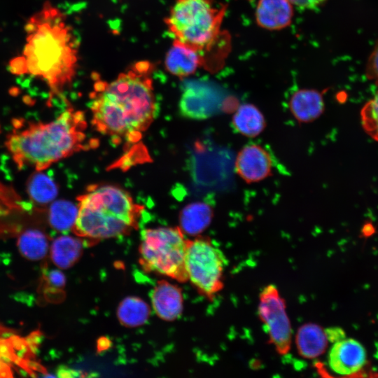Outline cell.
Returning a JSON list of instances; mask_svg holds the SVG:
<instances>
[{"instance_id": "d4e9b609", "label": "cell", "mask_w": 378, "mask_h": 378, "mask_svg": "<svg viewBox=\"0 0 378 378\" xmlns=\"http://www.w3.org/2000/svg\"><path fill=\"white\" fill-rule=\"evenodd\" d=\"M366 77L378 86V42L376 43L365 66Z\"/></svg>"}, {"instance_id": "9a60e30c", "label": "cell", "mask_w": 378, "mask_h": 378, "mask_svg": "<svg viewBox=\"0 0 378 378\" xmlns=\"http://www.w3.org/2000/svg\"><path fill=\"white\" fill-rule=\"evenodd\" d=\"M289 106L293 115L302 122L317 119L324 110L321 94L314 90L303 89L295 92L291 97Z\"/></svg>"}, {"instance_id": "484cf974", "label": "cell", "mask_w": 378, "mask_h": 378, "mask_svg": "<svg viewBox=\"0 0 378 378\" xmlns=\"http://www.w3.org/2000/svg\"><path fill=\"white\" fill-rule=\"evenodd\" d=\"M46 279L48 284L54 288H62L66 283L64 274L59 270H50Z\"/></svg>"}, {"instance_id": "cb8c5ba5", "label": "cell", "mask_w": 378, "mask_h": 378, "mask_svg": "<svg viewBox=\"0 0 378 378\" xmlns=\"http://www.w3.org/2000/svg\"><path fill=\"white\" fill-rule=\"evenodd\" d=\"M360 120L365 132L378 141V91L362 108Z\"/></svg>"}, {"instance_id": "f1b7e54d", "label": "cell", "mask_w": 378, "mask_h": 378, "mask_svg": "<svg viewBox=\"0 0 378 378\" xmlns=\"http://www.w3.org/2000/svg\"><path fill=\"white\" fill-rule=\"evenodd\" d=\"M58 377H80L81 376L80 374H79V372L78 371H76L74 370H72V369H69L67 368H61L58 372Z\"/></svg>"}, {"instance_id": "8fae6325", "label": "cell", "mask_w": 378, "mask_h": 378, "mask_svg": "<svg viewBox=\"0 0 378 378\" xmlns=\"http://www.w3.org/2000/svg\"><path fill=\"white\" fill-rule=\"evenodd\" d=\"M179 107L185 117L205 119L218 111L219 98L208 88L192 85L184 91Z\"/></svg>"}, {"instance_id": "e0dca14e", "label": "cell", "mask_w": 378, "mask_h": 378, "mask_svg": "<svg viewBox=\"0 0 378 378\" xmlns=\"http://www.w3.org/2000/svg\"><path fill=\"white\" fill-rule=\"evenodd\" d=\"M83 242L69 235L57 237L51 244L50 253L52 262L60 269L73 266L80 258Z\"/></svg>"}, {"instance_id": "52a82bcc", "label": "cell", "mask_w": 378, "mask_h": 378, "mask_svg": "<svg viewBox=\"0 0 378 378\" xmlns=\"http://www.w3.org/2000/svg\"><path fill=\"white\" fill-rule=\"evenodd\" d=\"M227 260L207 239L188 240L185 266L188 278L203 295L211 297L220 291Z\"/></svg>"}, {"instance_id": "277c9868", "label": "cell", "mask_w": 378, "mask_h": 378, "mask_svg": "<svg viewBox=\"0 0 378 378\" xmlns=\"http://www.w3.org/2000/svg\"><path fill=\"white\" fill-rule=\"evenodd\" d=\"M78 213L73 230L98 240L130 232L138 226L142 208L130 195L113 185H92L78 198Z\"/></svg>"}, {"instance_id": "7a4b0ae2", "label": "cell", "mask_w": 378, "mask_h": 378, "mask_svg": "<svg viewBox=\"0 0 378 378\" xmlns=\"http://www.w3.org/2000/svg\"><path fill=\"white\" fill-rule=\"evenodd\" d=\"M153 69L150 62L140 61L111 82L95 83L90 107L98 132L118 142L140 139L156 114Z\"/></svg>"}, {"instance_id": "ba28073f", "label": "cell", "mask_w": 378, "mask_h": 378, "mask_svg": "<svg viewBox=\"0 0 378 378\" xmlns=\"http://www.w3.org/2000/svg\"><path fill=\"white\" fill-rule=\"evenodd\" d=\"M258 315L276 350L281 354H287L290 348L292 328L285 301L275 286L268 285L260 293Z\"/></svg>"}, {"instance_id": "8992f818", "label": "cell", "mask_w": 378, "mask_h": 378, "mask_svg": "<svg viewBox=\"0 0 378 378\" xmlns=\"http://www.w3.org/2000/svg\"><path fill=\"white\" fill-rule=\"evenodd\" d=\"M188 240L179 227H158L141 232L140 264L147 272H155L186 281L185 266Z\"/></svg>"}, {"instance_id": "5b68a950", "label": "cell", "mask_w": 378, "mask_h": 378, "mask_svg": "<svg viewBox=\"0 0 378 378\" xmlns=\"http://www.w3.org/2000/svg\"><path fill=\"white\" fill-rule=\"evenodd\" d=\"M225 5L214 0H176L164 22L173 43L202 52L209 51L219 38Z\"/></svg>"}, {"instance_id": "603a6c76", "label": "cell", "mask_w": 378, "mask_h": 378, "mask_svg": "<svg viewBox=\"0 0 378 378\" xmlns=\"http://www.w3.org/2000/svg\"><path fill=\"white\" fill-rule=\"evenodd\" d=\"M28 193L34 201L39 204H46L56 197L57 189L55 182L49 176L38 172L29 180Z\"/></svg>"}, {"instance_id": "83f0119b", "label": "cell", "mask_w": 378, "mask_h": 378, "mask_svg": "<svg viewBox=\"0 0 378 378\" xmlns=\"http://www.w3.org/2000/svg\"><path fill=\"white\" fill-rule=\"evenodd\" d=\"M325 332L328 340L333 343L345 338L344 332L340 328H327Z\"/></svg>"}, {"instance_id": "4316f807", "label": "cell", "mask_w": 378, "mask_h": 378, "mask_svg": "<svg viewBox=\"0 0 378 378\" xmlns=\"http://www.w3.org/2000/svg\"><path fill=\"white\" fill-rule=\"evenodd\" d=\"M292 5L300 8H315L327 0H288Z\"/></svg>"}, {"instance_id": "4fadbf2b", "label": "cell", "mask_w": 378, "mask_h": 378, "mask_svg": "<svg viewBox=\"0 0 378 378\" xmlns=\"http://www.w3.org/2000/svg\"><path fill=\"white\" fill-rule=\"evenodd\" d=\"M293 15L292 4L288 0H259L255 12L258 25L270 30L286 27Z\"/></svg>"}, {"instance_id": "d6986e66", "label": "cell", "mask_w": 378, "mask_h": 378, "mask_svg": "<svg viewBox=\"0 0 378 378\" xmlns=\"http://www.w3.org/2000/svg\"><path fill=\"white\" fill-rule=\"evenodd\" d=\"M235 130L247 137L260 134L265 127V120L260 111L253 104L241 105L232 117Z\"/></svg>"}, {"instance_id": "9c48e42d", "label": "cell", "mask_w": 378, "mask_h": 378, "mask_svg": "<svg viewBox=\"0 0 378 378\" xmlns=\"http://www.w3.org/2000/svg\"><path fill=\"white\" fill-rule=\"evenodd\" d=\"M367 355L363 346L352 338H344L332 346L328 356L330 370L341 376L359 373L366 364Z\"/></svg>"}, {"instance_id": "30bf717a", "label": "cell", "mask_w": 378, "mask_h": 378, "mask_svg": "<svg viewBox=\"0 0 378 378\" xmlns=\"http://www.w3.org/2000/svg\"><path fill=\"white\" fill-rule=\"evenodd\" d=\"M272 167L270 155L257 144H249L242 148L235 160L237 173L248 183L265 179L270 174Z\"/></svg>"}, {"instance_id": "ffe728a7", "label": "cell", "mask_w": 378, "mask_h": 378, "mask_svg": "<svg viewBox=\"0 0 378 378\" xmlns=\"http://www.w3.org/2000/svg\"><path fill=\"white\" fill-rule=\"evenodd\" d=\"M18 248L21 255L29 260H40L48 253L49 244L46 235L36 229H28L18 237Z\"/></svg>"}, {"instance_id": "5bb4252c", "label": "cell", "mask_w": 378, "mask_h": 378, "mask_svg": "<svg viewBox=\"0 0 378 378\" xmlns=\"http://www.w3.org/2000/svg\"><path fill=\"white\" fill-rule=\"evenodd\" d=\"M204 64V58L199 52L176 43H173L165 58L167 70L180 78L194 74Z\"/></svg>"}, {"instance_id": "ac0fdd59", "label": "cell", "mask_w": 378, "mask_h": 378, "mask_svg": "<svg viewBox=\"0 0 378 378\" xmlns=\"http://www.w3.org/2000/svg\"><path fill=\"white\" fill-rule=\"evenodd\" d=\"M211 207L204 202H194L187 205L180 214L181 230L190 235L204 231L211 221Z\"/></svg>"}, {"instance_id": "6da1fadb", "label": "cell", "mask_w": 378, "mask_h": 378, "mask_svg": "<svg viewBox=\"0 0 378 378\" xmlns=\"http://www.w3.org/2000/svg\"><path fill=\"white\" fill-rule=\"evenodd\" d=\"M22 55L10 62V71L43 81L50 97L60 96L73 81L78 62V41L66 16L46 2L25 27Z\"/></svg>"}, {"instance_id": "3957f363", "label": "cell", "mask_w": 378, "mask_h": 378, "mask_svg": "<svg viewBox=\"0 0 378 378\" xmlns=\"http://www.w3.org/2000/svg\"><path fill=\"white\" fill-rule=\"evenodd\" d=\"M14 126L5 145L19 169L41 172L87 148L85 115L71 107L48 122H16Z\"/></svg>"}, {"instance_id": "7c38bea8", "label": "cell", "mask_w": 378, "mask_h": 378, "mask_svg": "<svg viewBox=\"0 0 378 378\" xmlns=\"http://www.w3.org/2000/svg\"><path fill=\"white\" fill-rule=\"evenodd\" d=\"M153 308L164 321H172L181 316L183 296L181 289L166 281H158L150 294Z\"/></svg>"}, {"instance_id": "7402d4cb", "label": "cell", "mask_w": 378, "mask_h": 378, "mask_svg": "<svg viewBox=\"0 0 378 378\" xmlns=\"http://www.w3.org/2000/svg\"><path fill=\"white\" fill-rule=\"evenodd\" d=\"M78 213V205L64 200L55 202L49 211L50 224L57 231L69 230L74 226Z\"/></svg>"}, {"instance_id": "2e32d148", "label": "cell", "mask_w": 378, "mask_h": 378, "mask_svg": "<svg viewBox=\"0 0 378 378\" xmlns=\"http://www.w3.org/2000/svg\"><path fill=\"white\" fill-rule=\"evenodd\" d=\"M328 342L325 330L313 323L302 326L296 335L298 352L307 358H316L323 354L327 348Z\"/></svg>"}, {"instance_id": "44dd1931", "label": "cell", "mask_w": 378, "mask_h": 378, "mask_svg": "<svg viewBox=\"0 0 378 378\" xmlns=\"http://www.w3.org/2000/svg\"><path fill=\"white\" fill-rule=\"evenodd\" d=\"M148 304L137 297L124 299L118 308L119 321L125 327L134 328L144 324L149 318Z\"/></svg>"}]
</instances>
